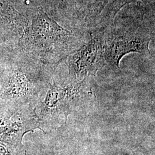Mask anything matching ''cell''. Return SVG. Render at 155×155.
Listing matches in <instances>:
<instances>
[{
  "label": "cell",
  "mask_w": 155,
  "mask_h": 155,
  "mask_svg": "<svg viewBox=\"0 0 155 155\" xmlns=\"http://www.w3.org/2000/svg\"><path fill=\"white\" fill-rule=\"evenodd\" d=\"M89 37L88 31L81 28L70 31L41 11L33 20L26 41L35 55L57 66Z\"/></svg>",
  "instance_id": "cell-1"
},
{
  "label": "cell",
  "mask_w": 155,
  "mask_h": 155,
  "mask_svg": "<svg viewBox=\"0 0 155 155\" xmlns=\"http://www.w3.org/2000/svg\"><path fill=\"white\" fill-rule=\"evenodd\" d=\"M102 30L106 66L113 71H121L120 62L130 53L151 55L149 45L155 36L154 23L113 21Z\"/></svg>",
  "instance_id": "cell-2"
},
{
  "label": "cell",
  "mask_w": 155,
  "mask_h": 155,
  "mask_svg": "<svg viewBox=\"0 0 155 155\" xmlns=\"http://www.w3.org/2000/svg\"><path fill=\"white\" fill-rule=\"evenodd\" d=\"M91 77L81 81H71L67 78L61 83L54 82L45 99L35 109V116L39 127L46 130L54 127L61 114L88 102L93 98L90 86Z\"/></svg>",
  "instance_id": "cell-3"
},
{
  "label": "cell",
  "mask_w": 155,
  "mask_h": 155,
  "mask_svg": "<svg viewBox=\"0 0 155 155\" xmlns=\"http://www.w3.org/2000/svg\"><path fill=\"white\" fill-rule=\"evenodd\" d=\"M88 32V40L63 61L68 68L67 78L70 80L95 77L97 72L106 66L102 29L94 28Z\"/></svg>",
  "instance_id": "cell-4"
},
{
  "label": "cell",
  "mask_w": 155,
  "mask_h": 155,
  "mask_svg": "<svg viewBox=\"0 0 155 155\" xmlns=\"http://www.w3.org/2000/svg\"><path fill=\"white\" fill-rule=\"evenodd\" d=\"M39 128V122L28 107L0 108V141L8 144H21L24 135Z\"/></svg>",
  "instance_id": "cell-5"
},
{
  "label": "cell",
  "mask_w": 155,
  "mask_h": 155,
  "mask_svg": "<svg viewBox=\"0 0 155 155\" xmlns=\"http://www.w3.org/2000/svg\"><path fill=\"white\" fill-rule=\"evenodd\" d=\"M0 155H27L22 144H8L0 141Z\"/></svg>",
  "instance_id": "cell-6"
},
{
  "label": "cell",
  "mask_w": 155,
  "mask_h": 155,
  "mask_svg": "<svg viewBox=\"0 0 155 155\" xmlns=\"http://www.w3.org/2000/svg\"><path fill=\"white\" fill-rule=\"evenodd\" d=\"M19 14L5 0H0V17L4 20L10 21L16 19Z\"/></svg>",
  "instance_id": "cell-7"
}]
</instances>
